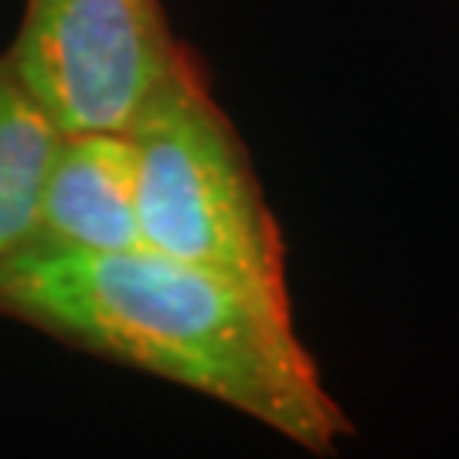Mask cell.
<instances>
[{
  "label": "cell",
  "instance_id": "cell-1",
  "mask_svg": "<svg viewBox=\"0 0 459 459\" xmlns=\"http://www.w3.org/2000/svg\"><path fill=\"white\" fill-rule=\"evenodd\" d=\"M0 316L204 394L313 456L354 436L296 330L293 299L229 273L143 246L28 242L0 265Z\"/></svg>",
  "mask_w": 459,
  "mask_h": 459
},
{
  "label": "cell",
  "instance_id": "cell-3",
  "mask_svg": "<svg viewBox=\"0 0 459 459\" xmlns=\"http://www.w3.org/2000/svg\"><path fill=\"white\" fill-rule=\"evenodd\" d=\"M184 41L164 0H24L14 72L65 133L130 130Z\"/></svg>",
  "mask_w": 459,
  "mask_h": 459
},
{
  "label": "cell",
  "instance_id": "cell-5",
  "mask_svg": "<svg viewBox=\"0 0 459 459\" xmlns=\"http://www.w3.org/2000/svg\"><path fill=\"white\" fill-rule=\"evenodd\" d=\"M65 130L0 55V265L38 231L41 195Z\"/></svg>",
  "mask_w": 459,
  "mask_h": 459
},
{
  "label": "cell",
  "instance_id": "cell-4",
  "mask_svg": "<svg viewBox=\"0 0 459 459\" xmlns=\"http://www.w3.org/2000/svg\"><path fill=\"white\" fill-rule=\"evenodd\" d=\"M31 242L82 252L140 248L136 164L126 130H75L62 136Z\"/></svg>",
  "mask_w": 459,
  "mask_h": 459
},
{
  "label": "cell",
  "instance_id": "cell-2",
  "mask_svg": "<svg viewBox=\"0 0 459 459\" xmlns=\"http://www.w3.org/2000/svg\"><path fill=\"white\" fill-rule=\"evenodd\" d=\"M126 136L140 246L293 299L279 218L242 133L187 45Z\"/></svg>",
  "mask_w": 459,
  "mask_h": 459
}]
</instances>
